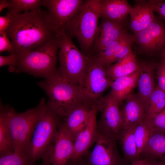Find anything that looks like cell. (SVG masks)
Wrapping results in <instances>:
<instances>
[{
  "instance_id": "20",
  "label": "cell",
  "mask_w": 165,
  "mask_h": 165,
  "mask_svg": "<svg viewBox=\"0 0 165 165\" xmlns=\"http://www.w3.org/2000/svg\"><path fill=\"white\" fill-rule=\"evenodd\" d=\"M133 9L127 0H101L100 18L116 21L126 20Z\"/></svg>"
},
{
  "instance_id": "9",
  "label": "cell",
  "mask_w": 165,
  "mask_h": 165,
  "mask_svg": "<svg viewBox=\"0 0 165 165\" xmlns=\"http://www.w3.org/2000/svg\"><path fill=\"white\" fill-rule=\"evenodd\" d=\"M133 35L139 53L162 56L165 52V22L159 16L155 15L147 27Z\"/></svg>"
},
{
  "instance_id": "12",
  "label": "cell",
  "mask_w": 165,
  "mask_h": 165,
  "mask_svg": "<svg viewBox=\"0 0 165 165\" xmlns=\"http://www.w3.org/2000/svg\"><path fill=\"white\" fill-rule=\"evenodd\" d=\"M116 140L97 131L94 147L85 156L88 165H127L120 155Z\"/></svg>"
},
{
  "instance_id": "19",
  "label": "cell",
  "mask_w": 165,
  "mask_h": 165,
  "mask_svg": "<svg viewBox=\"0 0 165 165\" xmlns=\"http://www.w3.org/2000/svg\"><path fill=\"white\" fill-rule=\"evenodd\" d=\"M134 5L129 15V26L135 34L144 29L152 21L155 15L146 0L134 1Z\"/></svg>"
},
{
  "instance_id": "35",
  "label": "cell",
  "mask_w": 165,
  "mask_h": 165,
  "mask_svg": "<svg viewBox=\"0 0 165 165\" xmlns=\"http://www.w3.org/2000/svg\"><path fill=\"white\" fill-rule=\"evenodd\" d=\"M156 67L157 86L165 92V64L161 61Z\"/></svg>"
},
{
  "instance_id": "37",
  "label": "cell",
  "mask_w": 165,
  "mask_h": 165,
  "mask_svg": "<svg viewBox=\"0 0 165 165\" xmlns=\"http://www.w3.org/2000/svg\"><path fill=\"white\" fill-rule=\"evenodd\" d=\"M66 165H88L85 156L75 160H69Z\"/></svg>"
},
{
  "instance_id": "32",
  "label": "cell",
  "mask_w": 165,
  "mask_h": 165,
  "mask_svg": "<svg viewBox=\"0 0 165 165\" xmlns=\"http://www.w3.org/2000/svg\"><path fill=\"white\" fill-rule=\"evenodd\" d=\"M148 119L153 130L165 131V108L152 118Z\"/></svg>"
},
{
  "instance_id": "1",
  "label": "cell",
  "mask_w": 165,
  "mask_h": 165,
  "mask_svg": "<svg viewBox=\"0 0 165 165\" xmlns=\"http://www.w3.org/2000/svg\"><path fill=\"white\" fill-rule=\"evenodd\" d=\"M9 14L11 21L5 31L11 39L13 53L21 54L55 40L57 33L46 11L39 10Z\"/></svg>"
},
{
  "instance_id": "15",
  "label": "cell",
  "mask_w": 165,
  "mask_h": 165,
  "mask_svg": "<svg viewBox=\"0 0 165 165\" xmlns=\"http://www.w3.org/2000/svg\"><path fill=\"white\" fill-rule=\"evenodd\" d=\"M97 109L95 104L84 127L75 139L74 151L70 160H75L85 156L94 143L97 134Z\"/></svg>"
},
{
  "instance_id": "31",
  "label": "cell",
  "mask_w": 165,
  "mask_h": 165,
  "mask_svg": "<svg viewBox=\"0 0 165 165\" xmlns=\"http://www.w3.org/2000/svg\"><path fill=\"white\" fill-rule=\"evenodd\" d=\"M19 55L12 53L7 56H0V66L8 65L9 70L10 72L15 71L17 65Z\"/></svg>"
},
{
  "instance_id": "14",
  "label": "cell",
  "mask_w": 165,
  "mask_h": 165,
  "mask_svg": "<svg viewBox=\"0 0 165 165\" xmlns=\"http://www.w3.org/2000/svg\"><path fill=\"white\" fill-rule=\"evenodd\" d=\"M75 138L62 121L57 131L50 154L52 165H66L74 151Z\"/></svg>"
},
{
  "instance_id": "30",
  "label": "cell",
  "mask_w": 165,
  "mask_h": 165,
  "mask_svg": "<svg viewBox=\"0 0 165 165\" xmlns=\"http://www.w3.org/2000/svg\"><path fill=\"white\" fill-rule=\"evenodd\" d=\"M0 165H29L27 158L14 152L0 156Z\"/></svg>"
},
{
  "instance_id": "18",
  "label": "cell",
  "mask_w": 165,
  "mask_h": 165,
  "mask_svg": "<svg viewBox=\"0 0 165 165\" xmlns=\"http://www.w3.org/2000/svg\"><path fill=\"white\" fill-rule=\"evenodd\" d=\"M156 65L152 62H144L140 63V72L137 86L138 92L136 94L145 106L155 88L154 72Z\"/></svg>"
},
{
  "instance_id": "21",
  "label": "cell",
  "mask_w": 165,
  "mask_h": 165,
  "mask_svg": "<svg viewBox=\"0 0 165 165\" xmlns=\"http://www.w3.org/2000/svg\"><path fill=\"white\" fill-rule=\"evenodd\" d=\"M141 159L165 160V131L153 130L140 155Z\"/></svg>"
},
{
  "instance_id": "17",
  "label": "cell",
  "mask_w": 165,
  "mask_h": 165,
  "mask_svg": "<svg viewBox=\"0 0 165 165\" xmlns=\"http://www.w3.org/2000/svg\"><path fill=\"white\" fill-rule=\"evenodd\" d=\"M95 104L84 101L74 108L62 119V122L75 139L77 134L85 125Z\"/></svg>"
},
{
  "instance_id": "29",
  "label": "cell",
  "mask_w": 165,
  "mask_h": 165,
  "mask_svg": "<svg viewBox=\"0 0 165 165\" xmlns=\"http://www.w3.org/2000/svg\"><path fill=\"white\" fill-rule=\"evenodd\" d=\"M9 6L7 13L16 14L22 11H34L40 9L42 0H9Z\"/></svg>"
},
{
  "instance_id": "8",
  "label": "cell",
  "mask_w": 165,
  "mask_h": 165,
  "mask_svg": "<svg viewBox=\"0 0 165 165\" xmlns=\"http://www.w3.org/2000/svg\"><path fill=\"white\" fill-rule=\"evenodd\" d=\"M112 82L106 68L94 56H88L79 86L85 99L95 104L105 91L111 87Z\"/></svg>"
},
{
  "instance_id": "7",
  "label": "cell",
  "mask_w": 165,
  "mask_h": 165,
  "mask_svg": "<svg viewBox=\"0 0 165 165\" xmlns=\"http://www.w3.org/2000/svg\"><path fill=\"white\" fill-rule=\"evenodd\" d=\"M57 36L60 61L58 69L64 79L79 86L88 57L83 54L76 47L72 38L64 31L58 33Z\"/></svg>"
},
{
  "instance_id": "41",
  "label": "cell",
  "mask_w": 165,
  "mask_h": 165,
  "mask_svg": "<svg viewBox=\"0 0 165 165\" xmlns=\"http://www.w3.org/2000/svg\"><path fill=\"white\" fill-rule=\"evenodd\" d=\"M33 165H52L48 161H43V163L40 164L36 165L35 164Z\"/></svg>"
},
{
  "instance_id": "2",
  "label": "cell",
  "mask_w": 165,
  "mask_h": 165,
  "mask_svg": "<svg viewBox=\"0 0 165 165\" xmlns=\"http://www.w3.org/2000/svg\"><path fill=\"white\" fill-rule=\"evenodd\" d=\"M45 79L38 84L48 96L47 105L62 120L75 107L87 101L79 87L64 79L58 69Z\"/></svg>"
},
{
  "instance_id": "36",
  "label": "cell",
  "mask_w": 165,
  "mask_h": 165,
  "mask_svg": "<svg viewBox=\"0 0 165 165\" xmlns=\"http://www.w3.org/2000/svg\"><path fill=\"white\" fill-rule=\"evenodd\" d=\"M10 16L6 14V16H0V31H6L9 27L11 22Z\"/></svg>"
},
{
  "instance_id": "3",
  "label": "cell",
  "mask_w": 165,
  "mask_h": 165,
  "mask_svg": "<svg viewBox=\"0 0 165 165\" xmlns=\"http://www.w3.org/2000/svg\"><path fill=\"white\" fill-rule=\"evenodd\" d=\"M101 0H85L82 7L66 25L64 32L71 38L75 37L81 51L88 57L90 54L100 18Z\"/></svg>"
},
{
  "instance_id": "40",
  "label": "cell",
  "mask_w": 165,
  "mask_h": 165,
  "mask_svg": "<svg viewBox=\"0 0 165 165\" xmlns=\"http://www.w3.org/2000/svg\"><path fill=\"white\" fill-rule=\"evenodd\" d=\"M152 165H165V160H153Z\"/></svg>"
},
{
  "instance_id": "23",
  "label": "cell",
  "mask_w": 165,
  "mask_h": 165,
  "mask_svg": "<svg viewBox=\"0 0 165 165\" xmlns=\"http://www.w3.org/2000/svg\"><path fill=\"white\" fill-rule=\"evenodd\" d=\"M0 107V156H2L14 151L9 124L11 107L1 102Z\"/></svg>"
},
{
  "instance_id": "5",
  "label": "cell",
  "mask_w": 165,
  "mask_h": 165,
  "mask_svg": "<svg viewBox=\"0 0 165 165\" xmlns=\"http://www.w3.org/2000/svg\"><path fill=\"white\" fill-rule=\"evenodd\" d=\"M46 108L43 98L36 106L23 112H17L11 107L9 124L14 152L24 156L35 125Z\"/></svg>"
},
{
  "instance_id": "34",
  "label": "cell",
  "mask_w": 165,
  "mask_h": 165,
  "mask_svg": "<svg viewBox=\"0 0 165 165\" xmlns=\"http://www.w3.org/2000/svg\"><path fill=\"white\" fill-rule=\"evenodd\" d=\"M5 31H0V52L7 51L11 54L13 53V47Z\"/></svg>"
},
{
  "instance_id": "10",
  "label": "cell",
  "mask_w": 165,
  "mask_h": 165,
  "mask_svg": "<svg viewBox=\"0 0 165 165\" xmlns=\"http://www.w3.org/2000/svg\"><path fill=\"white\" fill-rule=\"evenodd\" d=\"M95 104L101 113L100 119L97 121V131L118 140L122 123L119 104L110 92L99 98Z\"/></svg>"
},
{
  "instance_id": "24",
  "label": "cell",
  "mask_w": 165,
  "mask_h": 165,
  "mask_svg": "<svg viewBox=\"0 0 165 165\" xmlns=\"http://www.w3.org/2000/svg\"><path fill=\"white\" fill-rule=\"evenodd\" d=\"M140 66V63L138 61L132 51L116 63L105 68L109 77L113 81L134 73L139 69Z\"/></svg>"
},
{
  "instance_id": "6",
  "label": "cell",
  "mask_w": 165,
  "mask_h": 165,
  "mask_svg": "<svg viewBox=\"0 0 165 165\" xmlns=\"http://www.w3.org/2000/svg\"><path fill=\"white\" fill-rule=\"evenodd\" d=\"M59 41L57 38L41 47L18 55L15 72L45 78L57 68Z\"/></svg>"
},
{
  "instance_id": "13",
  "label": "cell",
  "mask_w": 165,
  "mask_h": 165,
  "mask_svg": "<svg viewBox=\"0 0 165 165\" xmlns=\"http://www.w3.org/2000/svg\"><path fill=\"white\" fill-rule=\"evenodd\" d=\"M127 26L126 20L116 21L101 19L89 56L95 55L104 50L122 35L127 31Z\"/></svg>"
},
{
  "instance_id": "42",
  "label": "cell",
  "mask_w": 165,
  "mask_h": 165,
  "mask_svg": "<svg viewBox=\"0 0 165 165\" xmlns=\"http://www.w3.org/2000/svg\"><path fill=\"white\" fill-rule=\"evenodd\" d=\"M161 57L162 59L161 61L165 64V52L163 54Z\"/></svg>"
},
{
  "instance_id": "33",
  "label": "cell",
  "mask_w": 165,
  "mask_h": 165,
  "mask_svg": "<svg viewBox=\"0 0 165 165\" xmlns=\"http://www.w3.org/2000/svg\"><path fill=\"white\" fill-rule=\"evenodd\" d=\"M147 1L153 11L157 13L165 22V1L149 0Z\"/></svg>"
},
{
  "instance_id": "4",
  "label": "cell",
  "mask_w": 165,
  "mask_h": 165,
  "mask_svg": "<svg viewBox=\"0 0 165 165\" xmlns=\"http://www.w3.org/2000/svg\"><path fill=\"white\" fill-rule=\"evenodd\" d=\"M61 118L49 108H46L38 120L24 156L29 165L38 160L49 161L50 153L59 127Z\"/></svg>"
},
{
  "instance_id": "38",
  "label": "cell",
  "mask_w": 165,
  "mask_h": 165,
  "mask_svg": "<svg viewBox=\"0 0 165 165\" xmlns=\"http://www.w3.org/2000/svg\"><path fill=\"white\" fill-rule=\"evenodd\" d=\"M153 161L147 158L141 159L132 162L129 165H152Z\"/></svg>"
},
{
  "instance_id": "11",
  "label": "cell",
  "mask_w": 165,
  "mask_h": 165,
  "mask_svg": "<svg viewBox=\"0 0 165 165\" xmlns=\"http://www.w3.org/2000/svg\"><path fill=\"white\" fill-rule=\"evenodd\" d=\"M85 0H43L42 5L50 22L57 33L64 31L66 25L80 10Z\"/></svg>"
},
{
  "instance_id": "22",
  "label": "cell",
  "mask_w": 165,
  "mask_h": 165,
  "mask_svg": "<svg viewBox=\"0 0 165 165\" xmlns=\"http://www.w3.org/2000/svg\"><path fill=\"white\" fill-rule=\"evenodd\" d=\"M140 68L131 74L112 81L110 92L119 105L132 94L134 90L137 86Z\"/></svg>"
},
{
  "instance_id": "28",
  "label": "cell",
  "mask_w": 165,
  "mask_h": 165,
  "mask_svg": "<svg viewBox=\"0 0 165 165\" xmlns=\"http://www.w3.org/2000/svg\"><path fill=\"white\" fill-rule=\"evenodd\" d=\"M127 31L109 45L104 50L94 56L105 68L113 63V60L117 50L129 35Z\"/></svg>"
},
{
  "instance_id": "16",
  "label": "cell",
  "mask_w": 165,
  "mask_h": 165,
  "mask_svg": "<svg viewBox=\"0 0 165 165\" xmlns=\"http://www.w3.org/2000/svg\"><path fill=\"white\" fill-rule=\"evenodd\" d=\"M121 112L122 120L121 129L133 127L146 117L145 106L136 94H132L126 99Z\"/></svg>"
},
{
  "instance_id": "25",
  "label": "cell",
  "mask_w": 165,
  "mask_h": 165,
  "mask_svg": "<svg viewBox=\"0 0 165 165\" xmlns=\"http://www.w3.org/2000/svg\"><path fill=\"white\" fill-rule=\"evenodd\" d=\"M135 126L127 129H120L119 140L123 158L128 163H131L140 159L137 152L134 131Z\"/></svg>"
},
{
  "instance_id": "27",
  "label": "cell",
  "mask_w": 165,
  "mask_h": 165,
  "mask_svg": "<svg viewBox=\"0 0 165 165\" xmlns=\"http://www.w3.org/2000/svg\"><path fill=\"white\" fill-rule=\"evenodd\" d=\"M153 130L149 120L146 117L135 126L134 137L138 153L140 159L141 153Z\"/></svg>"
},
{
  "instance_id": "39",
  "label": "cell",
  "mask_w": 165,
  "mask_h": 165,
  "mask_svg": "<svg viewBox=\"0 0 165 165\" xmlns=\"http://www.w3.org/2000/svg\"><path fill=\"white\" fill-rule=\"evenodd\" d=\"M0 11L8 7L9 8V5L8 0H0Z\"/></svg>"
},
{
  "instance_id": "26",
  "label": "cell",
  "mask_w": 165,
  "mask_h": 165,
  "mask_svg": "<svg viewBox=\"0 0 165 165\" xmlns=\"http://www.w3.org/2000/svg\"><path fill=\"white\" fill-rule=\"evenodd\" d=\"M165 108V92L156 87L145 106L146 117L151 119Z\"/></svg>"
}]
</instances>
